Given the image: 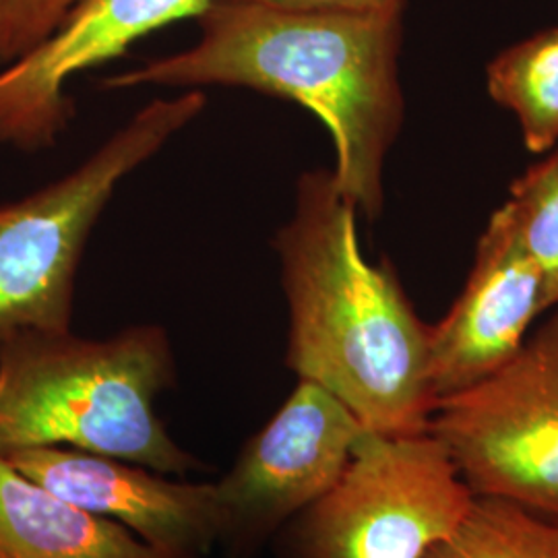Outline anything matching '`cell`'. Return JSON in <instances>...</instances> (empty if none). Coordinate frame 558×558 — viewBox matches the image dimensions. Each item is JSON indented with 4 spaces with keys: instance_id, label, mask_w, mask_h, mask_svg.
I'll use <instances>...</instances> for the list:
<instances>
[{
    "instance_id": "obj_16",
    "label": "cell",
    "mask_w": 558,
    "mask_h": 558,
    "mask_svg": "<svg viewBox=\"0 0 558 558\" xmlns=\"http://www.w3.org/2000/svg\"><path fill=\"white\" fill-rule=\"evenodd\" d=\"M300 11H331V13H387L405 9V0H248Z\"/></svg>"
},
{
    "instance_id": "obj_8",
    "label": "cell",
    "mask_w": 558,
    "mask_h": 558,
    "mask_svg": "<svg viewBox=\"0 0 558 558\" xmlns=\"http://www.w3.org/2000/svg\"><path fill=\"white\" fill-rule=\"evenodd\" d=\"M211 0H81L59 32L27 59L0 71V145L41 151L75 119L66 85L124 54L174 21L201 15Z\"/></svg>"
},
{
    "instance_id": "obj_4",
    "label": "cell",
    "mask_w": 558,
    "mask_h": 558,
    "mask_svg": "<svg viewBox=\"0 0 558 558\" xmlns=\"http://www.w3.org/2000/svg\"><path fill=\"white\" fill-rule=\"evenodd\" d=\"M201 89L145 104L64 177L0 203V348L23 333L69 331L83 251L120 182L201 117Z\"/></svg>"
},
{
    "instance_id": "obj_10",
    "label": "cell",
    "mask_w": 558,
    "mask_h": 558,
    "mask_svg": "<svg viewBox=\"0 0 558 558\" xmlns=\"http://www.w3.org/2000/svg\"><path fill=\"white\" fill-rule=\"evenodd\" d=\"M546 281L497 209L480 236L468 281L449 313L428 333L433 393L458 396L515 359L542 313Z\"/></svg>"
},
{
    "instance_id": "obj_5",
    "label": "cell",
    "mask_w": 558,
    "mask_h": 558,
    "mask_svg": "<svg viewBox=\"0 0 558 558\" xmlns=\"http://www.w3.org/2000/svg\"><path fill=\"white\" fill-rule=\"evenodd\" d=\"M474 497L435 435L368 433L338 484L276 539L281 558H424Z\"/></svg>"
},
{
    "instance_id": "obj_15",
    "label": "cell",
    "mask_w": 558,
    "mask_h": 558,
    "mask_svg": "<svg viewBox=\"0 0 558 558\" xmlns=\"http://www.w3.org/2000/svg\"><path fill=\"white\" fill-rule=\"evenodd\" d=\"M81 0H0V71L50 40Z\"/></svg>"
},
{
    "instance_id": "obj_6",
    "label": "cell",
    "mask_w": 558,
    "mask_h": 558,
    "mask_svg": "<svg viewBox=\"0 0 558 558\" xmlns=\"http://www.w3.org/2000/svg\"><path fill=\"white\" fill-rule=\"evenodd\" d=\"M428 433L476 497L558 521V311L497 375L440 399Z\"/></svg>"
},
{
    "instance_id": "obj_7",
    "label": "cell",
    "mask_w": 558,
    "mask_h": 558,
    "mask_svg": "<svg viewBox=\"0 0 558 558\" xmlns=\"http://www.w3.org/2000/svg\"><path fill=\"white\" fill-rule=\"evenodd\" d=\"M368 433L336 396L299 379L230 472L214 482L221 511L218 546L230 558L259 553L338 484Z\"/></svg>"
},
{
    "instance_id": "obj_13",
    "label": "cell",
    "mask_w": 558,
    "mask_h": 558,
    "mask_svg": "<svg viewBox=\"0 0 558 558\" xmlns=\"http://www.w3.org/2000/svg\"><path fill=\"white\" fill-rule=\"evenodd\" d=\"M424 558H558V521L511 500L474 497L458 527Z\"/></svg>"
},
{
    "instance_id": "obj_3",
    "label": "cell",
    "mask_w": 558,
    "mask_h": 558,
    "mask_svg": "<svg viewBox=\"0 0 558 558\" xmlns=\"http://www.w3.org/2000/svg\"><path fill=\"white\" fill-rule=\"evenodd\" d=\"M174 377L160 325L104 339L23 333L0 348V451L66 447L184 476L201 461L168 435L156 408Z\"/></svg>"
},
{
    "instance_id": "obj_2",
    "label": "cell",
    "mask_w": 558,
    "mask_h": 558,
    "mask_svg": "<svg viewBox=\"0 0 558 558\" xmlns=\"http://www.w3.org/2000/svg\"><path fill=\"white\" fill-rule=\"evenodd\" d=\"M356 207L333 170L300 174L274 239L288 302L286 364L348 405L375 435L428 433L437 398L428 333L389 260L360 248Z\"/></svg>"
},
{
    "instance_id": "obj_12",
    "label": "cell",
    "mask_w": 558,
    "mask_h": 558,
    "mask_svg": "<svg viewBox=\"0 0 558 558\" xmlns=\"http://www.w3.org/2000/svg\"><path fill=\"white\" fill-rule=\"evenodd\" d=\"M490 98L519 120L523 143L544 154L558 145V27L502 50L486 71Z\"/></svg>"
},
{
    "instance_id": "obj_14",
    "label": "cell",
    "mask_w": 558,
    "mask_h": 558,
    "mask_svg": "<svg viewBox=\"0 0 558 558\" xmlns=\"http://www.w3.org/2000/svg\"><path fill=\"white\" fill-rule=\"evenodd\" d=\"M521 246L538 265L550 306H558V149L519 177L500 207Z\"/></svg>"
},
{
    "instance_id": "obj_9",
    "label": "cell",
    "mask_w": 558,
    "mask_h": 558,
    "mask_svg": "<svg viewBox=\"0 0 558 558\" xmlns=\"http://www.w3.org/2000/svg\"><path fill=\"white\" fill-rule=\"evenodd\" d=\"M0 453L59 499L119 523L166 557L203 558L220 544L214 482H177L145 465L66 447Z\"/></svg>"
},
{
    "instance_id": "obj_1",
    "label": "cell",
    "mask_w": 558,
    "mask_h": 558,
    "mask_svg": "<svg viewBox=\"0 0 558 558\" xmlns=\"http://www.w3.org/2000/svg\"><path fill=\"white\" fill-rule=\"evenodd\" d=\"M195 20V46L106 77L101 87L223 85L296 101L331 135L339 191L366 220H377L385 161L405 112L399 83L403 9L331 13L211 0Z\"/></svg>"
},
{
    "instance_id": "obj_11",
    "label": "cell",
    "mask_w": 558,
    "mask_h": 558,
    "mask_svg": "<svg viewBox=\"0 0 558 558\" xmlns=\"http://www.w3.org/2000/svg\"><path fill=\"white\" fill-rule=\"evenodd\" d=\"M0 558H170L27 478L0 453Z\"/></svg>"
}]
</instances>
